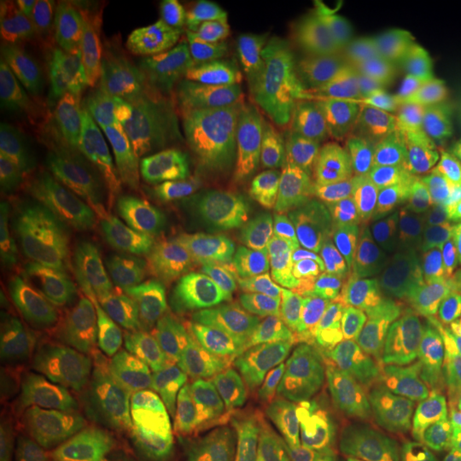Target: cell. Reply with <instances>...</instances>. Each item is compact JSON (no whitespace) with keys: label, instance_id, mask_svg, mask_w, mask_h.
<instances>
[{"label":"cell","instance_id":"1","mask_svg":"<svg viewBox=\"0 0 461 461\" xmlns=\"http://www.w3.org/2000/svg\"><path fill=\"white\" fill-rule=\"evenodd\" d=\"M325 258L330 295L308 321L346 395L457 350L438 265L412 238L370 212Z\"/></svg>","mask_w":461,"mask_h":461},{"label":"cell","instance_id":"2","mask_svg":"<svg viewBox=\"0 0 461 461\" xmlns=\"http://www.w3.org/2000/svg\"><path fill=\"white\" fill-rule=\"evenodd\" d=\"M107 350L120 366L113 414L154 461H263L244 425L194 374L165 359L137 314H115Z\"/></svg>","mask_w":461,"mask_h":461},{"label":"cell","instance_id":"3","mask_svg":"<svg viewBox=\"0 0 461 461\" xmlns=\"http://www.w3.org/2000/svg\"><path fill=\"white\" fill-rule=\"evenodd\" d=\"M370 216L353 173L312 137L285 124H261L252 157L250 221L278 240L330 255Z\"/></svg>","mask_w":461,"mask_h":461},{"label":"cell","instance_id":"4","mask_svg":"<svg viewBox=\"0 0 461 461\" xmlns=\"http://www.w3.org/2000/svg\"><path fill=\"white\" fill-rule=\"evenodd\" d=\"M122 184L126 257L148 250L165 233L201 240L221 214L201 131H167L152 120L132 122L122 152Z\"/></svg>","mask_w":461,"mask_h":461},{"label":"cell","instance_id":"5","mask_svg":"<svg viewBox=\"0 0 461 461\" xmlns=\"http://www.w3.org/2000/svg\"><path fill=\"white\" fill-rule=\"evenodd\" d=\"M346 169L378 221L412 240L425 233L461 193V101L419 129L361 143Z\"/></svg>","mask_w":461,"mask_h":461},{"label":"cell","instance_id":"6","mask_svg":"<svg viewBox=\"0 0 461 461\" xmlns=\"http://www.w3.org/2000/svg\"><path fill=\"white\" fill-rule=\"evenodd\" d=\"M197 376L244 425L263 461H303L261 344L238 302L205 263Z\"/></svg>","mask_w":461,"mask_h":461},{"label":"cell","instance_id":"7","mask_svg":"<svg viewBox=\"0 0 461 461\" xmlns=\"http://www.w3.org/2000/svg\"><path fill=\"white\" fill-rule=\"evenodd\" d=\"M453 84V73L420 65L400 48L372 65L333 75L322 86L314 115L333 137L387 140L434 120Z\"/></svg>","mask_w":461,"mask_h":461},{"label":"cell","instance_id":"8","mask_svg":"<svg viewBox=\"0 0 461 461\" xmlns=\"http://www.w3.org/2000/svg\"><path fill=\"white\" fill-rule=\"evenodd\" d=\"M199 20L210 45L201 135L221 214L235 218L250 201L258 131L250 96L255 26L230 28L233 24L214 17Z\"/></svg>","mask_w":461,"mask_h":461},{"label":"cell","instance_id":"9","mask_svg":"<svg viewBox=\"0 0 461 461\" xmlns=\"http://www.w3.org/2000/svg\"><path fill=\"white\" fill-rule=\"evenodd\" d=\"M350 434L378 461L461 448V380L417 372L363 391L350 402Z\"/></svg>","mask_w":461,"mask_h":461},{"label":"cell","instance_id":"10","mask_svg":"<svg viewBox=\"0 0 461 461\" xmlns=\"http://www.w3.org/2000/svg\"><path fill=\"white\" fill-rule=\"evenodd\" d=\"M135 92L154 124L176 132L201 131L210 45L197 11L148 5L135 43Z\"/></svg>","mask_w":461,"mask_h":461},{"label":"cell","instance_id":"11","mask_svg":"<svg viewBox=\"0 0 461 461\" xmlns=\"http://www.w3.org/2000/svg\"><path fill=\"white\" fill-rule=\"evenodd\" d=\"M5 149L17 158L41 197L82 238L107 222V190L99 165L60 122L41 112L5 115Z\"/></svg>","mask_w":461,"mask_h":461},{"label":"cell","instance_id":"12","mask_svg":"<svg viewBox=\"0 0 461 461\" xmlns=\"http://www.w3.org/2000/svg\"><path fill=\"white\" fill-rule=\"evenodd\" d=\"M278 361L291 425L310 461H350V406L312 327L285 319L255 322Z\"/></svg>","mask_w":461,"mask_h":461},{"label":"cell","instance_id":"13","mask_svg":"<svg viewBox=\"0 0 461 461\" xmlns=\"http://www.w3.org/2000/svg\"><path fill=\"white\" fill-rule=\"evenodd\" d=\"M0 248L5 269L24 278L58 282L75 305L95 308L90 295L99 286L90 263L9 149H3L0 157Z\"/></svg>","mask_w":461,"mask_h":461},{"label":"cell","instance_id":"14","mask_svg":"<svg viewBox=\"0 0 461 461\" xmlns=\"http://www.w3.org/2000/svg\"><path fill=\"white\" fill-rule=\"evenodd\" d=\"M199 244V238L165 233L143 252L135 278L137 316L148 336L167 361L194 376L203 336Z\"/></svg>","mask_w":461,"mask_h":461},{"label":"cell","instance_id":"15","mask_svg":"<svg viewBox=\"0 0 461 461\" xmlns=\"http://www.w3.org/2000/svg\"><path fill=\"white\" fill-rule=\"evenodd\" d=\"M0 383L48 417L62 438L88 419V397L60 336L45 321L11 305L0 314Z\"/></svg>","mask_w":461,"mask_h":461},{"label":"cell","instance_id":"16","mask_svg":"<svg viewBox=\"0 0 461 461\" xmlns=\"http://www.w3.org/2000/svg\"><path fill=\"white\" fill-rule=\"evenodd\" d=\"M0 86L20 112L73 101L90 86L82 54L48 24L41 5L3 3Z\"/></svg>","mask_w":461,"mask_h":461},{"label":"cell","instance_id":"17","mask_svg":"<svg viewBox=\"0 0 461 461\" xmlns=\"http://www.w3.org/2000/svg\"><path fill=\"white\" fill-rule=\"evenodd\" d=\"M203 263L214 269L252 322L285 319L299 330L312 327L288 293L285 240L261 229L250 218L224 229Z\"/></svg>","mask_w":461,"mask_h":461},{"label":"cell","instance_id":"18","mask_svg":"<svg viewBox=\"0 0 461 461\" xmlns=\"http://www.w3.org/2000/svg\"><path fill=\"white\" fill-rule=\"evenodd\" d=\"M137 5L124 0H95L79 31L75 48L82 54L90 86L113 101L124 88L135 37Z\"/></svg>","mask_w":461,"mask_h":461},{"label":"cell","instance_id":"19","mask_svg":"<svg viewBox=\"0 0 461 461\" xmlns=\"http://www.w3.org/2000/svg\"><path fill=\"white\" fill-rule=\"evenodd\" d=\"M403 50L420 65L453 73L461 62V20L445 0H411L402 7Z\"/></svg>","mask_w":461,"mask_h":461},{"label":"cell","instance_id":"20","mask_svg":"<svg viewBox=\"0 0 461 461\" xmlns=\"http://www.w3.org/2000/svg\"><path fill=\"white\" fill-rule=\"evenodd\" d=\"M62 436L48 417L0 387V461H54Z\"/></svg>","mask_w":461,"mask_h":461},{"label":"cell","instance_id":"21","mask_svg":"<svg viewBox=\"0 0 461 461\" xmlns=\"http://www.w3.org/2000/svg\"><path fill=\"white\" fill-rule=\"evenodd\" d=\"M288 258V293L308 316L310 310L330 295L331 267L325 257L302 244L285 241Z\"/></svg>","mask_w":461,"mask_h":461},{"label":"cell","instance_id":"22","mask_svg":"<svg viewBox=\"0 0 461 461\" xmlns=\"http://www.w3.org/2000/svg\"><path fill=\"white\" fill-rule=\"evenodd\" d=\"M65 461H154L122 429L101 428L68 448Z\"/></svg>","mask_w":461,"mask_h":461},{"label":"cell","instance_id":"23","mask_svg":"<svg viewBox=\"0 0 461 461\" xmlns=\"http://www.w3.org/2000/svg\"><path fill=\"white\" fill-rule=\"evenodd\" d=\"M88 7L90 3L86 0H45L41 3L48 24L71 43L77 41Z\"/></svg>","mask_w":461,"mask_h":461},{"label":"cell","instance_id":"24","mask_svg":"<svg viewBox=\"0 0 461 461\" xmlns=\"http://www.w3.org/2000/svg\"><path fill=\"white\" fill-rule=\"evenodd\" d=\"M440 250L451 280H461V199H455L442 214Z\"/></svg>","mask_w":461,"mask_h":461},{"label":"cell","instance_id":"25","mask_svg":"<svg viewBox=\"0 0 461 461\" xmlns=\"http://www.w3.org/2000/svg\"><path fill=\"white\" fill-rule=\"evenodd\" d=\"M397 461H461V448H455V451L419 453V455H411V457H403Z\"/></svg>","mask_w":461,"mask_h":461},{"label":"cell","instance_id":"26","mask_svg":"<svg viewBox=\"0 0 461 461\" xmlns=\"http://www.w3.org/2000/svg\"><path fill=\"white\" fill-rule=\"evenodd\" d=\"M455 293H457V322H459V333H461V280L453 282Z\"/></svg>","mask_w":461,"mask_h":461}]
</instances>
